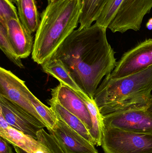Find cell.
I'll list each match as a JSON object with an SVG mask.
<instances>
[{"mask_svg":"<svg viewBox=\"0 0 152 153\" xmlns=\"http://www.w3.org/2000/svg\"><path fill=\"white\" fill-rule=\"evenodd\" d=\"M106 30L96 23L75 30L52 57L63 62L77 84L91 99L104 76L111 74L117 64Z\"/></svg>","mask_w":152,"mask_h":153,"instance_id":"obj_1","label":"cell"},{"mask_svg":"<svg viewBox=\"0 0 152 153\" xmlns=\"http://www.w3.org/2000/svg\"><path fill=\"white\" fill-rule=\"evenodd\" d=\"M81 0H58L48 3L40 15L32 53L34 62L50 60L60 46L77 27Z\"/></svg>","mask_w":152,"mask_h":153,"instance_id":"obj_2","label":"cell"},{"mask_svg":"<svg viewBox=\"0 0 152 153\" xmlns=\"http://www.w3.org/2000/svg\"><path fill=\"white\" fill-rule=\"evenodd\" d=\"M152 66L140 72L112 79L108 75L98 87L94 100L102 116L145 103L152 98Z\"/></svg>","mask_w":152,"mask_h":153,"instance_id":"obj_3","label":"cell"},{"mask_svg":"<svg viewBox=\"0 0 152 153\" xmlns=\"http://www.w3.org/2000/svg\"><path fill=\"white\" fill-rule=\"evenodd\" d=\"M101 146L104 153H152V134L104 127Z\"/></svg>","mask_w":152,"mask_h":153,"instance_id":"obj_4","label":"cell"},{"mask_svg":"<svg viewBox=\"0 0 152 153\" xmlns=\"http://www.w3.org/2000/svg\"><path fill=\"white\" fill-rule=\"evenodd\" d=\"M103 117L104 127L152 134V98L145 103Z\"/></svg>","mask_w":152,"mask_h":153,"instance_id":"obj_5","label":"cell"},{"mask_svg":"<svg viewBox=\"0 0 152 153\" xmlns=\"http://www.w3.org/2000/svg\"><path fill=\"white\" fill-rule=\"evenodd\" d=\"M0 137L28 153H63L53 136L44 128L37 132V139L11 126L0 129Z\"/></svg>","mask_w":152,"mask_h":153,"instance_id":"obj_6","label":"cell"},{"mask_svg":"<svg viewBox=\"0 0 152 153\" xmlns=\"http://www.w3.org/2000/svg\"><path fill=\"white\" fill-rule=\"evenodd\" d=\"M151 66L152 39H149L125 53L108 76L112 79L125 77L144 71Z\"/></svg>","mask_w":152,"mask_h":153,"instance_id":"obj_7","label":"cell"},{"mask_svg":"<svg viewBox=\"0 0 152 153\" xmlns=\"http://www.w3.org/2000/svg\"><path fill=\"white\" fill-rule=\"evenodd\" d=\"M0 113L11 126L37 139V133L46 126L19 105L0 95Z\"/></svg>","mask_w":152,"mask_h":153,"instance_id":"obj_8","label":"cell"},{"mask_svg":"<svg viewBox=\"0 0 152 153\" xmlns=\"http://www.w3.org/2000/svg\"><path fill=\"white\" fill-rule=\"evenodd\" d=\"M29 91L25 81L10 71L0 68V95L20 106L44 124L30 102L28 95Z\"/></svg>","mask_w":152,"mask_h":153,"instance_id":"obj_9","label":"cell"},{"mask_svg":"<svg viewBox=\"0 0 152 153\" xmlns=\"http://www.w3.org/2000/svg\"><path fill=\"white\" fill-rule=\"evenodd\" d=\"M49 132L63 153H98L94 145L61 120L58 119L54 127Z\"/></svg>","mask_w":152,"mask_h":153,"instance_id":"obj_10","label":"cell"},{"mask_svg":"<svg viewBox=\"0 0 152 153\" xmlns=\"http://www.w3.org/2000/svg\"><path fill=\"white\" fill-rule=\"evenodd\" d=\"M52 99L67 110L79 118L89 131L92 128L91 115L86 104L73 90L64 85H59L51 89Z\"/></svg>","mask_w":152,"mask_h":153,"instance_id":"obj_11","label":"cell"},{"mask_svg":"<svg viewBox=\"0 0 152 153\" xmlns=\"http://www.w3.org/2000/svg\"><path fill=\"white\" fill-rule=\"evenodd\" d=\"M4 27L10 42L17 55L21 59L28 57L32 53L34 46L32 34L19 19L9 20Z\"/></svg>","mask_w":152,"mask_h":153,"instance_id":"obj_12","label":"cell"},{"mask_svg":"<svg viewBox=\"0 0 152 153\" xmlns=\"http://www.w3.org/2000/svg\"><path fill=\"white\" fill-rule=\"evenodd\" d=\"M17 5L19 18L21 23L33 34L40 23V16L36 0H11Z\"/></svg>","mask_w":152,"mask_h":153,"instance_id":"obj_13","label":"cell"},{"mask_svg":"<svg viewBox=\"0 0 152 153\" xmlns=\"http://www.w3.org/2000/svg\"><path fill=\"white\" fill-rule=\"evenodd\" d=\"M41 66L44 72L57 79L60 83L68 86L75 92H83L59 59L51 58L41 65Z\"/></svg>","mask_w":152,"mask_h":153,"instance_id":"obj_14","label":"cell"},{"mask_svg":"<svg viewBox=\"0 0 152 153\" xmlns=\"http://www.w3.org/2000/svg\"><path fill=\"white\" fill-rule=\"evenodd\" d=\"M48 103L55 112L58 119L65 122L84 138L95 145L94 142L91 137L89 130L79 118L67 110L53 99L49 100Z\"/></svg>","mask_w":152,"mask_h":153,"instance_id":"obj_15","label":"cell"},{"mask_svg":"<svg viewBox=\"0 0 152 153\" xmlns=\"http://www.w3.org/2000/svg\"><path fill=\"white\" fill-rule=\"evenodd\" d=\"M84 101L89 110L92 120V128L89 131L94 144L101 146L104 130L103 117L101 114L93 99H91L83 92H76Z\"/></svg>","mask_w":152,"mask_h":153,"instance_id":"obj_16","label":"cell"},{"mask_svg":"<svg viewBox=\"0 0 152 153\" xmlns=\"http://www.w3.org/2000/svg\"><path fill=\"white\" fill-rule=\"evenodd\" d=\"M108 0H81V14L79 23V29L92 26L100 16Z\"/></svg>","mask_w":152,"mask_h":153,"instance_id":"obj_17","label":"cell"},{"mask_svg":"<svg viewBox=\"0 0 152 153\" xmlns=\"http://www.w3.org/2000/svg\"><path fill=\"white\" fill-rule=\"evenodd\" d=\"M29 99L38 115L43 121L48 131L53 129L58 120L56 114L51 107L44 104L30 91L28 93Z\"/></svg>","mask_w":152,"mask_h":153,"instance_id":"obj_18","label":"cell"},{"mask_svg":"<svg viewBox=\"0 0 152 153\" xmlns=\"http://www.w3.org/2000/svg\"><path fill=\"white\" fill-rule=\"evenodd\" d=\"M123 1L124 0H108L95 23L103 27L108 28Z\"/></svg>","mask_w":152,"mask_h":153,"instance_id":"obj_19","label":"cell"},{"mask_svg":"<svg viewBox=\"0 0 152 153\" xmlns=\"http://www.w3.org/2000/svg\"><path fill=\"white\" fill-rule=\"evenodd\" d=\"M0 48L8 59L21 69L24 68L21 59L15 53L7 35L6 27L0 24Z\"/></svg>","mask_w":152,"mask_h":153,"instance_id":"obj_20","label":"cell"},{"mask_svg":"<svg viewBox=\"0 0 152 153\" xmlns=\"http://www.w3.org/2000/svg\"><path fill=\"white\" fill-rule=\"evenodd\" d=\"M19 19L18 12L11 0H0V24L5 26L11 19Z\"/></svg>","mask_w":152,"mask_h":153,"instance_id":"obj_21","label":"cell"},{"mask_svg":"<svg viewBox=\"0 0 152 153\" xmlns=\"http://www.w3.org/2000/svg\"><path fill=\"white\" fill-rule=\"evenodd\" d=\"M8 142L1 137L0 138V153H13L11 147Z\"/></svg>","mask_w":152,"mask_h":153,"instance_id":"obj_22","label":"cell"},{"mask_svg":"<svg viewBox=\"0 0 152 153\" xmlns=\"http://www.w3.org/2000/svg\"><path fill=\"white\" fill-rule=\"evenodd\" d=\"M11 126L10 124L6 121L1 113H0V129H4Z\"/></svg>","mask_w":152,"mask_h":153,"instance_id":"obj_23","label":"cell"},{"mask_svg":"<svg viewBox=\"0 0 152 153\" xmlns=\"http://www.w3.org/2000/svg\"><path fill=\"white\" fill-rule=\"evenodd\" d=\"M13 148H14L15 152L17 153H28L25 152L24 150H22L21 148L20 147H18V146H13Z\"/></svg>","mask_w":152,"mask_h":153,"instance_id":"obj_24","label":"cell"},{"mask_svg":"<svg viewBox=\"0 0 152 153\" xmlns=\"http://www.w3.org/2000/svg\"><path fill=\"white\" fill-rule=\"evenodd\" d=\"M146 27L149 30H152V18L149 20L147 24H146Z\"/></svg>","mask_w":152,"mask_h":153,"instance_id":"obj_25","label":"cell"},{"mask_svg":"<svg viewBox=\"0 0 152 153\" xmlns=\"http://www.w3.org/2000/svg\"><path fill=\"white\" fill-rule=\"evenodd\" d=\"M58 1V0H47L48 3H50L52 2L55 1Z\"/></svg>","mask_w":152,"mask_h":153,"instance_id":"obj_26","label":"cell"}]
</instances>
